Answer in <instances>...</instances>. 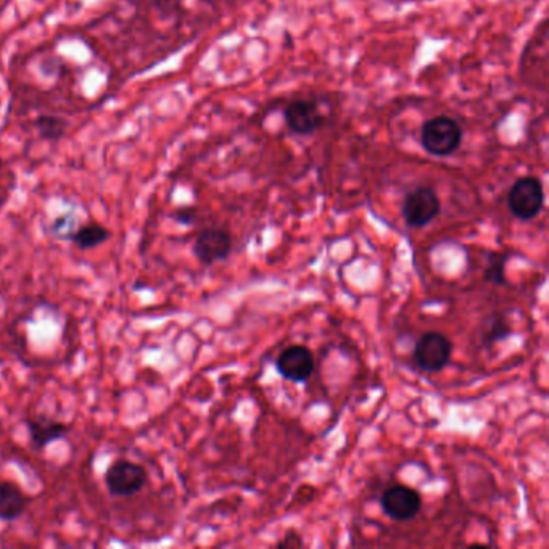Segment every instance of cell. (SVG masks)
<instances>
[{
	"label": "cell",
	"mask_w": 549,
	"mask_h": 549,
	"mask_svg": "<svg viewBox=\"0 0 549 549\" xmlns=\"http://www.w3.org/2000/svg\"><path fill=\"white\" fill-rule=\"evenodd\" d=\"M173 219L182 226H192L197 219V210L194 207H182L174 211Z\"/></svg>",
	"instance_id": "cell-16"
},
{
	"label": "cell",
	"mask_w": 549,
	"mask_h": 549,
	"mask_svg": "<svg viewBox=\"0 0 549 549\" xmlns=\"http://www.w3.org/2000/svg\"><path fill=\"white\" fill-rule=\"evenodd\" d=\"M276 369L285 380L303 384L313 376L314 356L310 348L303 345H292L285 348L276 361Z\"/></svg>",
	"instance_id": "cell-8"
},
{
	"label": "cell",
	"mask_w": 549,
	"mask_h": 549,
	"mask_svg": "<svg viewBox=\"0 0 549 549\" xmlns=\"http://www.w3.org/2000/svg\"><path fill=\"white\" fill-rule=\"evenodd\" d=\"M509 335H511V326H509L508 321L503 316H493L488 322L485 334H483V343L493 345V343L508 339Z\"/></svg>",
	"instance_id": "cell-15"
},
{
	"label": "cell",
	"mask_w": 549,
	"mask_h": 549,
	"mask_svg": "<svg viewBox=\"0 0 549 549\" xmlns=\"http://www.w3.org/2000/svg\"><path fill=\"white\" fill-rule=\"evenodd\" d=\"M25 426L28 427L29 440L36 450H46L52 443L60 442L68 437L70 427L63 422L49 419L46 416L28 417L25 419Z\"/></svg>",
	"instance_id": "cell-10"
},
{
	"label": "cell",
	"mask_w": 549,
	"mask_h": 549,
	"mask_svg": "<svg viewBox=\"0 0 549 549\" xmlns=\"http://www.w3.org/2000/svg\"><path fill=\"white\" fill-rule=\"evenodd\" d=\"M110 237H112V232L105 228L104 224L86 223L75 229L70 240L78 250L87 252V250H94V248L104 245Z\"/></svg>",
	"instance_id": "cell-12"
},
{
	"label": "cell",
	"mask_w": 549,
	"mask_h": 549,
	"mask_svg": "<svg viewBox=\"0 0 549 549\" xmlns=\"http://www.w3.org/2000/svg\"><path fill=\"white\" fill-rule=\"evenodd\" d=\"M463 129L448 116H437L422 126L421 144L434 157H448L459 149Z\"/></svg>",
	"instance_id": "cell-1"
},
{
	"label": "cell",
	"mask_w": 549,
	"mask_h": 549,
	"mask_svg": "<svg viewBox=\"0 0 549 549\" xmlns=\"http://www.w3.org/2000/svg\"><path fill=\"white\" fill-rule=\"evenodd\" d=\"M508 260V253H488L487 266H485V271H483V281L493 285L506 284V263H508Z\"/></svg>",
	"instance_id": "cell-13"
},
{
	"label": "cell",
	"mask_w": 549,
	"mask_h": 549,
	"mask_svg": "<svg viewBox=\"0 0 549 549\" xmlns=\"http://www.w3.org/2000/svg\"><path fill=\"white\" fill-rule=\"evenodd\" d=\"M453 343L440 332H426L414 347V363L424 372H440L450 363Z\"/></svg>",
	"instance_id": "cell-4"
},
{
	"label": "cell",
	"mask_w": 549,
	"mask_h": 549,
	"mask_svg": "<svg viewBox=\"0 0 549 549\" xmlns=\"http://www.w3.org/2000/svg\"><path fill=\"white\" fill-rule=\"evenodd\" d=\"M39 136L46 141H58L60 137L65 136L67 131V121L55 115H41L36 120Z\"/></svg>",
	"instance_id": "cell-14"
},
{
	"label": "cell",
	"mask_w": 549,
	"mask_h": 549,
	"mask_svg": "<svg viewBox=\"0 0 549 549\" xmlns=\"http://www.w3.org/2000/svg\"><path fill=\"white\" fill-rule=\"evenodd\" d=\"M28 506L29 496L25 495L17 483L10 480L0 482V521H18Z\"/></svg>",
	"instance_id": "cell-11"
},
{
	"label": "cell",
	"mask_w": 549,
	"mask_h": 549,
	"mask_svg": "<svg viewBox=\"0 0 549 549\" xmlns=\"http://www.w3.org/2000/svg\"><path fill=\"white\" fill-rule=\"evenodd\" d=\"M442 210V203L430 187H417L406 194L401 215L409 228H426Z\"/></svg>",
	"instance_id": "cell-5"
},
{
	"label": "cell",
	"mask_w": 549,
	"mask_h": 549,
	"mask_svg": "<svg viewBox=\"0 0 549 549\" xmlns=\"http://www.w3.org/2000/svg\"><path fill=\"white\" fill-rule=\"evenodd\" d=\"M71 226V221L68 216H60V218L55 219L54 223H52V232H54V236L58 237V239H70L71 234L73 232L68 231V228Z\"/></svg>",
	"instance_id": "cell-17"
},
{
	"label": "cell",
	"mask_w": 549,
	"mask_h": 549,
	"mask_svg": "<svg viewBox=\"0 0 549 549\" xmlns=\"http://www.w3.org/2000/svg\"><path fill=\"white\" fill-rule=\"evenodd\" d=\"M284 120L292 133L311 136L322 128L324 115L313 100L298 99L285 107Z\"/></svg>",
	"instance_id": "cell-9"
},
{
	"label": "cell",
	"mask_w": 549,
	"mask_h": 549,
	"mask_svg": "<svg viewBox=\"0 0 549 549\" xmlns=\"http://www.w3.org/2000/svg\"><path fill=\"white\" fill-rule=\"evenodd\" d=\"M545 207V190L533 176L517 179L508 194V208L521 221H532Z\"/></svg>",
	"instance_id": "cell-3"
},
{
	"label": "cell",
	"mask_w": 549,
	"mask_h": 549,
	"mask_svg": "<svg viewBox=\"0 0 549 549\" xmlns=\"http://www.w3.org/2000/svg\"><path fill=\"white\" fill-rule=\"evenodd\" d=\"M104 483L113 498H131L149 483V472L142 464L118 459L105 472Z\"/></svg>",
	"instance_id": "cell-2"
},
{
	"label": "cell",
	"mask_w": 549,
	"mask_h": 549,
	"mask_svg": "<svg viewBox=\"0 0 549 549\" xmlns=\"http://www.w3.org/2000/svg\"><path fill=\"white\" fill-rule=\"evenodd\" d=\"M194 255L203 266L215 265L218 261L228 260L232 252V237L228 231L219 228L203 229L195 239Z\"/></svg>",
	"instance_id": "cell-7"
},
{
	"label": "cell",
	"mask_w": 549,
	"mask_h": 549,
	"mask_svg": "<svg viewBox=\"0 0 549 549\" xmlns=\"http://www.w3.org/2000/svg\"><path fill=\"white\" fill-rule=\"evenodd\" d=\"M380 506L385 516H389L392 521L408 522L421 512L422 498L414 488L395 485L382 495Z\"/></svg>",
	"instance_id": "cell-6"
}]
</instances>
